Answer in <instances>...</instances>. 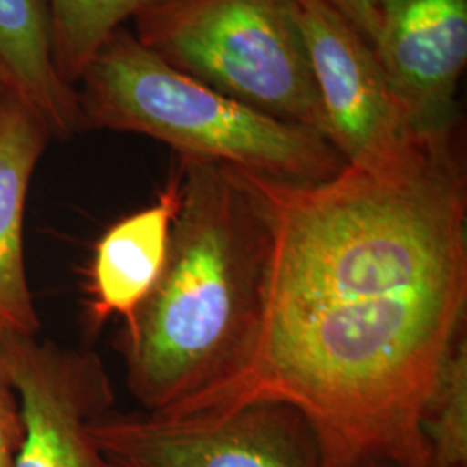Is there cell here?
I'll use <instances>...</instances> for the list:
<instances>
[{"mask_svg":"<svg viewBox=\"0 0 467 467\" xmlns=\"http://www.w3.org/2000/svg\"><path fill=\"white\" fill-rule=\"evenodd\" d=\"M0 96L32 111L50 137L84 130L77 90L54 63L47 0H0Z\"/></svg>","mask_w":467,"mask_h":467,"instance_id":"cell-11","label":"cell"},{"mask_svg":"<svg viewBox=\"0 0 467 467\" xmlns=\"http://www.w3.org/2000/svg\"><path fill=\"white\" fill-rule=\"evenodd\" d=\"M179 204L177 171L154 204L102 234L88 281V310L98 326L111 317L129 320L150 296L167 264Z\"/></svg>","mask_w":467,"mask_h":467,"instance_id":"cell-9","label":"cell"},{"mask_svg":"<svg viewBox=\"0 0 467 467\" xmlns=\"http://www.w3.org/2000/svg\"><path fill=\"white\" fill-rule=\"evenodd\" d=\"M364 467H400L397 466V464H393V462H384V461H381V462H370V464H366Z\"/></svg>","mask_w":467,"mask_h":467,"instance_id":"cell-16","label":"cell"},{"mask_svg":"<svg viewBox=\"0 0 467 467\" xmlns=\"http://www.w3.org/2000/svg\"><path fill=\"white\" fill-rule=\"evenodd\" d=\"M0 358L23 420L15 467H115L87 430L88 420L111 410L115 401L96 353L0 333Z\"/></svg>","mask_w":467,"mask_h":467,"instance_id":"cell-7","label":"cell"},{"mask_svg":"<svg viewBox=\"0 0 467 467\" xmlns=\"http://www.w3.org/2000/svg\"><path fill=\"white\" fill-rule=\"evenodd\" d=\"M179 160L181 204L167 264L121 334L127 383L152 414L200 399L244 364L270 256L267 220L244 177Z\"/></svg>","mask_w":467,"mask_h":467,"instance_id":"cell-2","label":"cell"},{"mask_svg":"<svg viewBox=\"0 0 467 467\" xmlns=\"http://www.w3.org/2000/svg\"><path fill=\"white\" fill-rule=\"evenodd\" d=\"M350 21L368 44L372 42L379 17L386 5L395 0H326Z\"/></svg>","mask_w":467,"mask_h":467,"instance_id":"cell-15","label":"cell"},{"mask_svg":"<svg viewBox=\"0 0 467 467\" xmlns=\"http://www.w3.org/2000/svg\"><path fill=\"white\" fill-rule=\"evenodd\" d=\"M326 119L351 167L395 158L418 135L368 40L326 0H291Z\"/></svg>","mask_w":467,"mask_h":467,"instance_id":"cell-6","label":"cell"},{"mask_svg":"<svg viewBox=\"0 0 467 467\" xmlns=\"http://www.w3.org/2000/svg\"><path fill=\"white\" fill-rule=\"evenodd\" d=\"M49 139L32 111L0 96V333L40 331L23 254V220L32 175Z\"/></svg>","mask_w":467,"mask_h":467,"instance_id":"cell-10","label":"cell"},{"mask_svg":"<svg viewBox=\"0 0 467 467\" xmlns=\"http://www.w3.org/2000/svg\"><path fill=\"white\" fill-rule=\"evenodd\" d=\"M132 21L137 40L170 67L326 139L291 0H150Z\"/></svg>","mask_w":467,"mask_h":467,"instance_id":"cell-4","label":"cell"},{"mask_svg":"<svg viewBox=\"0 0 467 467\" xmlns=\"http://www.w3.org/2000/svg\"><path fill=\"white\" fill-rule=\"evenodd\" d=\"M150 2L47 0L54 63L63 82L75 88L104 42Z\"/></svg>","mask_w":467,"mask_h":467,"instance_id":"cell-12","label":"cell"},{"mask_svg":"<svg viewBox=\"0 0 467 467\" xmlns=\"http://www.w3.org/2000/svg\"><path fill=\"white\" fill-rule=\"evenodd\" d=\"M239 173L270 233L258 329L234 376L167 416L284 403L310 426L320 467H431L422 412L466 329L453 130L322 182Z\"/></svg>","mask_w":467,"mask_h":467,"instance_id":"cell-1","label":"cell"},{"mask_svg":"<svg viewBox=\"0 0 467 467\" xmlns=\"http://www.w3.org/2000/svg\"><path fill=\"white\" fill-rule=\"evenodd\" d=\"M23 441V420L16 391L0 358V467H15Z\"/></svg>","mask_w":467,"mask_h":467,"instance_id":"cell-14","label":"cell"},{"mask_svg":"<svg viewBox=\"0 0 467 467\" xmlns=\"http://www.w3.org/2000/svg\"><path fill=\"white\" fill-rule=\"evenodd\" d=\"M87 430L115 467H320L310 426L284 403L184 416L108 410Z\"/></svg>","mask_w":467,"mask_h":467,"instance_id":"cell-5","label":"cell"},{"mask_svg":"<svg viewBox=\"0 0 467 467\" xmlns=\"http://www.w3.org/2000/svg\"><path fill=\"white\" fill-rule=\"evenodd\" d=\"M75 88L84 129L148 135L179 158L289 182H322L347 165L316 130L201 84L125 26L104 42Z\"/></svg>","mask_w":467,"mask_h":467,"instance_id":"cell-3","label":"cell"},{"mask_svg":"<svg viewBox=\"0 0 467 467\" xmlns=\"http://www.w3.org/2000/svg\"><path fill=\"white\" fill-rule=\"evenodd\" d=\"M431 467H467V337H455L422 412Z\"/></svg>","mask_w":467,"mask_h":467,"instance_id":"cell-13","label":"cell"},{"mask_svg":"<svg viewBox=\"0 0 467 467\" xmlns=\"http://www.w3.org/2000/svg\"><path fill=\"white\" fill-rule=\"evenodd\" d=\"M370 47L418 134L455 125V94L467 61V0H395Z\"/></svg>","mask_w":467,"mask_h":467,"instance_id":"cell-8","label":"cell"}]
</instances>
